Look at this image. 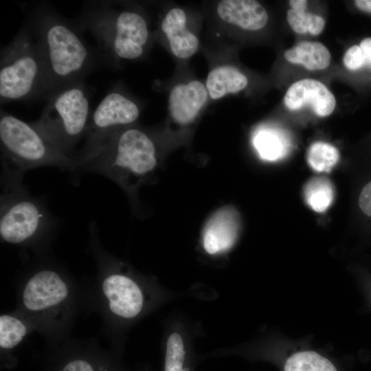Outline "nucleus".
<instances>
[{
	"instance_id": "obj_1",
	"label": "nucleus",
	"mask_w": 371,
	"mask_h": 371,
	"mask_svg": "<svg viewBox=\"0 0 371 371\" xmlns=\"http://www.w3.org/2000/svg\"><path fill=\"white\" fill-rule=\"evenodd\" d=\"M23 9L44 68L47 96L84 80L95 65L96 55L82 31L47 3H28Z\"/></svg>"
},
{
	"instance_id": "obj_2",
	"label": "nucleus",
	"mask_w": 371,
	"mask_h": 371,
	"mask_svg": "<svg viewBox=\"0 0 371 371\" xmlns=\"http://www.w3.org/2000/svg\"><path fill=\"white\" fill-rule=\"evenodd\" d=\"M75 24L82 32L88 31L94 36L100 56L111 65L120 60L141 58L150 41L144 14L133 8L119 6L114 1L87 3Z\"/></svg>"
},
{
	"instance_id": "obj_3",
	"label": "nucleus",
	"mask_w": 371,
	"mask_h": 371,
	"mask_svg": "<svg viewBox=\"0 0 371 371\" xmlns=\"http://www.w3.org/2000/svg\"><path fill=\"white\" fill-rule=\"evenodd\" d=\"M0 142L4 184L22 183L29 170L56 166L76 173L79 162L60 151L32 124L1 110Z\"/></svg>"
},
{
	"instance_id": "obj_4",
	"label": "nucleus",
	"mask_w": 371,
	"mask_h": 371,
	"mask_svg": "<svg viewBox=\"0 0 371 371\" xmlns=\"http://www.w3.org/2000/svg\"><path fill=\"white\" fill-rule=\"evenodd\" d=\"M157 164L152 138L144 131L128 126L113 133L91 156L79 163V171L102 175L124 187L150 174Z\"/></svg>"
},
{
	"instance_id": "obj_5",
	"label": "nucleus",
	"mask_w": 371,
	"mask_h": 371,
	"mask_svg": "<svg viewBox=\"0 0 371 371\" xmlns=\"http://www.w3.org/2000/svg\"><path fill=\"white\" fill-rule=\"evenodd\" d=\"M45 100L41 116L31 124L60 151L76 159L75 148L85 136L91 114L84 80L55 90Z\"/></svg>"
},
{
	"instance_id": "obj_6",
	"label": "nucleus",
	"mask_w": 371,
	"mask_h": 371,
	"mask_svg": "<svg viewBox=\"0 0 371 371\" xmlns=\"http://www.w3.org/2000/svg\"><path fill=\"white\" fill-rule=\"evenodd\" d=\"M47 94L44 68L29 27H22L1 50V104L44 98Z\"/></svg>"
},
{
	"instance_id": "obj_7",
	"label": "nucleus",
	"mask_w": 371,
	"mask_h": 371,
	"mask_svg": "<svg viewBox=\"0 0 371 371\" xmlns=\"http://www.w3.org/2000/svg\"><path fill=\"white\" fill-rule=\"evenodd\" d=\"M0 202V236L11 244L30 242L46 232L52 218L44 203L22 183L4 184Z\"/></svg>"
},
{
	"instance_id": "obj_8",
	"label": "nucleus",
	"mask_w": 371,
	"mask_h": 371,
	"mask_svg": "<svg viewBox=\"0 0 371 371\" xmlns=\"http://www.w3.org/2000/svg\"><path fill=\"white\" fill-rule=\"evenodd\" d=\"M139 115L134 100L117 87L112 88L91 113L85 144L76 159L80 163L91 156L113 133L133 124Z\"/></svg>"
},
{
	"instance_id": "obj_9",
	"label": "nucleus",
	"mask_w": 371,
	"mask_h": 371,
	"mask_svg": "<svg viewBox=\"0 0 371 371\" xmlns=\"http://www.w3.org/2000/svg\"><path fill=\"white\" fill-rule=\"evenodd\" d=\"M69 289L58 273L43 269L35 273L27 282L22 295L23 306L32 312H43L63 303Z\"/></svg>"
},
{
	"instance_id": "obj_10",
	"label": "nucleus",
	"mask_w": 371,
	"mask_h": 371,
	"mask_svg": "<svg viewBox=\"0 0 371 371\" xmlns=\"http://www.w3.org/2000/svg\"><path fill=\"white\" fill-rule=\"evenodd\" d=\"M110 311L116 316L131 319L137 316L144 305V295L139 285L128 276L112 273L102 285Z\"/></svg>"
},
{
	"instance_id": "obj_11",
	"label": "nucleus",
	"mask_w": 371,
	"mask_h": 371,
	"mask_svg": "<svg viewBox=\"0 0 371 371\" xmlns=\"http://www.w3.org/2000/svg\"><path fill=\"white\" fill-rule=\"evenodd\" d=\"M284 103L291 111L309 106L320 117L330 115L336 106L335 96L321 82L311 78L292 84L285 93Z\"/></svg>"
},
{
	"instance_id": "obj_12",
	"label": "nucleus",
	"mask_w": 371,
	"mask_h": 371,
	"mask_svg": "<svg viewBox=\"0 0 371 371\" xmlns=\"http://www.w3.org/2000/svg\"><path fill=\"white\" fill-rule=\"evenodd\" d=\"M209 95L205 85L192 80L174 86L168 96V110L178 124L192 122L207 103Z\"/></svg>"
},
{
	"instance_id": "obj_13",
	"label": "nucleus",
	"mask_w": 371,
	"mask_h": 371,
	"mask_svg": "<svg viewBox=\"0 0 371 371\" xmlns=\"http://www.w3.org/2000/svg\"><path fill=\"white\" fill-rule=\"evenodd\" d=\"M237 211L232 207L220 209L208 220L202 235L205 251L211 255L228 251L234 245L239 230Z\"/></svg>"
},
{
	"instance_id": "obj_14",
	"label": "nucleus",
	"mask_w": 371,
	"mask_h": 371,
	"mask_svg": "<svg viewBox=\"0 0 371 371\" xmlns=\"http://www.w3.org/2000/svg\"><path fill=\"white\" fill-rule=\"evenodd\" d=\"M216 14L223 22L251 31L263 28L269 19L265 8L254 0L220 1Z\"/></svg>"
},
{
	"instance_id": "obj_15",
	"label": "nucleus",
	"mask_w": 371,
	"mask_h": 371,
	"mask_svg": "<svg viewBox=\"0 0 371 371\" xmlns=\"http://www.w3.org/2000/svg\"><path fill=\"white\" fill-rule=\"evenodd\" d=\"M161 29L168 40L172 53L176 57L186 59L196 52L199 40L196 35L188 28L187 17L183 9H170L161 21Z\"/></svg>"
},
{
	"instance_id": "obj_16",
	"label": "nucleus",
	"mask_w": 371,
	"mask_h": 371,
	"mask_svg": "<svg viewBox=\"0 0 371 371\" xmlns=\"http://www.w3.org/2000/svg\"><path fill=\"white\" fill-rule=\"evenodd\" d=\"M247 84L248 79L244 74L234 67L224 65L208 73L205 85L209 97L216 100L243 90Z\"/></svg>"
},
{
	"instance_id": "obj_17",
	"label": "nucleus",
	"mask_w": 371,
	"mask_h": 371,
	"mask_svg": "<svg viewBox=\"0 0 371 371\" xmlns=\"http://www.w3.org/2000/svg\"><path fill=\"white\" fill-rule=\"evenodd\" d=\"M284 56L288 62L302 65L312 71L324 69L329 66L330 62L328 49L319 42H299L286 50Z\"/></svg>"
},
{
	"instance_id": "obj_18",
	"label": "nucleus",
	"mask_w": 371,
	"mask_h": 371,
	"mask_svg": "<svg viewBox=\"0 0 371 371\" xmlns=\"http://www.w3.org/2000/svg\"><path fill=\"white\" fill-rule=\"evenodd\" d=\"M253 144L260 157L268 161H275L284 157L291 145L286 134L273 128L258 129L254 135Z\"/></svg>"
},
{
	"instance_id": "obj_19",
	"label": "nucleus",
	"mask_w": 371,
	"mask_h": 371,
	"mask_svg": "<svg viewBox=\"0 0 371 371\" xmlns=\"http://www.w3.org/2000/svg\"><path fill=\"white\" fill-rule=\"evenodd\" d=\"M304 196L307 205L315 212H324L334 199V188L325 177L310 179L304 188Z\"/></svg>"
},
{
	"instance_id": "obj_20",
	"label": "nucleus",
	"mask_w": 371,
	"mask_h": 371,
	"mask_svg": "<svg viewBox=\"0 0 371 371\" xmlns=\"http://www.w3.org/2000/svg\"><path fill=\"white\" fill-rule=\"evenodd\" d=\"M284 371H337L326 357L312 350L293 353L285 361Z\"/></svg>"
},
{
	"instance_id": "obj_21",
	"label": "nucleus",
	"mask_w": 371,
	"mask_h": 371,
	"mask_svg": "<svg viewBox=\"0 0 371 371\" xmlns=\"http://www.w3.org/2000/svg\"><path fill=\"white\" fill-rule=\"evenodd\" d=\"M306 159L313 170L328 172L339 161V153L334 146L318 142L309 147Z\"/></svg>"
},
{
	"instance_id": "obj_22",
	"label": "nucleus",
	"mask_w": 371,
	"mask_h": 371,
	"mask_svg": "<svg viewBox=\"0 0 371 371\" xmlns=\"http://www.w3.org/2000/svg\"><path fill=\"white\" fill-rule=\"evenodd\" d=\"M286 19L290 27L297 34L309 32L313 35H318L325 27V20L323 17L306 10L291 8L287 11Z\"/></svg>"
},
{
	"instance_id": "obj_23",
	"label": "nucleus",
	"mask_w": 371,
	"mask_h": 371,
	"mask_svg": "<svg viewBox=\"0 0 371 371\" xmlns=\"http://www.w3.org/2000/svg\"><path fill=\"white\" fill-rule=\"evenodd\" d=\"M27 333V327L19 319L10 315L0 317V346L11 349L19 344Z\"/></svg>"
},
{
	"instance_id": "obj_24",
	"label": "nucleus",
	"mask_w": 371,
	"mask_h": 371,
	"mask_svg": "<svg viewBox=\"0 0 371 371\" xmlns=\"http://www.w3.org/2000/svg\"><path fill=\"white\" fill-rule=\"evenodd\" d=\"M186 350L182 337L178 333H172L168 338L164 371H186L184 363Z\"/></svg>"
},
{
	"instance_id": "obj_25",
	"label": "nucleus",
	"mask_w": 371,
	"mask_h": 371,
	"mask_svg": "<svg viewBox=\"0 0 371 371\" xmlns=\"http://www.w3.org/2000/svg\"><path fill=\"white\" fill-rule=\"evenodd\" d=\"M343 61L345 67L350 71H356L365 66V60L359 45H353L345 52Z\"/></svg>"
},
{
	"instance_id": "obj_26",
	"label": "nucleus",
	"mask_w": 371,
	"mask_h": 371,
	"mask_svg": "<svg viewBox=\"0 0 371 371\" xmlns=\"http://www.w3.org/2000/svg\"><path fill=\"white\" fill-rule=\"evenodd\" d=\"M359 205L364 214L371 216V181L363 188L359 197Z\"/></svg>"
},
{
	"instance_id": "obj_27",
	"label": "nucleus",
	"mask_w": 371,
	"mask_h": 371,
	"mask_svg": "<svg viewBox=\"0 0 371 371\" xmlns=\"http://www.w3.org/2000/svg\"><path fill=\"white\" fill-rule=\"evenodd\" d=\"M62 371H95V370L88 361L77 359L65 364Z\"/></svg>"
},
{
	"instance_id": "obj_28",
	"label": "nucleus",
	"mask_w": 371,
	"mask_h": 371,
	"mask_svg": "<svg viewBox=\"0 0 371 371\" xmlns=\"http://www.w3.org/2000/svg\"><path fill=\"white\" fill-rule=\"evenodd\" d=\"M363 54L365 66L371 69V37L363 39L359 45Z\"/></svg>"
},
{
	"instance_id": "obj_29",
	"label": "nucleus",
	"mask_w": 371,
	"mask_h": 371,
	"mask_svg": "<svg viewBox=\"0 0 371 371\" xmlns=\"http://www.w3.org/2000/svg\"><path fill=\"white\" fill-rule=\"evenodd\" d=\"M355 4L360 10L371 13V0H357Z\"/></svg>"
},
{
	"instance_id": "obj_30",
	"label": "nucleus",
	"mask_w": 371,
	"mask_h": 371,
	"mask_svg": "<svg viewBox=\"0 0 371 371\" xmlns=\"http://www.w3.org/2000/svg\"><path fill=\"white\" fill-rule=\"evenodd\" d=\"M307 1L305 0H291L289 1V5L291 9L296 10H306L307 6Z\"/></svg>"
}]
</instances>
